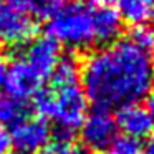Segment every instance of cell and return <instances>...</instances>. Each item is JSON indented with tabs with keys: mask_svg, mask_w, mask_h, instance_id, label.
<instances>
[{
	"mask_svg": "<svg viewBox=\"0 0 154 154\" xmlns=\"http://www.w3.org/2000/svg\"><path fill=\"white\" fill-rule=\"evenodd\" d=\"M81 80L86 100L98 109L139 104L154 90L152 53L131 37L121 38L88 55Z\"/></svg>",
	"mask_w": 154,
	"mask_h": 154,
	"instance_id": "obj_1",
	"label": "cell"
},
{
	"mask_svg": "<svg viewBox=\"0 0 154 154\" xmlns=\"http://www.w3.org/2000/svg\"><path fill=\"white\" fill-rule=\"evenodd\" d=\"M48 37L70 48L106 47L118 40L121 18L109 5H88L63 0L47 18Z\"/></svg>",
	"mask_w": 154,
	"mask_h": 154,
	"instance_id": "obj_2",
	"label": "cell"
},
{
	"mask_svg": "<svg viewBox=\"0 0 154 154\" xmlns=\"http://www.w3.org/2000/svg\"><path fill=\"white\" fill-rule=\"evenodd\" d=\"M33 106L42 119H51L57 124V139H71V134L86 118L88 100L80 85L38 90L33 96Z\"/></svg>",
	"mask_w": 154,
	"mask_h": 154,
	"instance_id": "obj_3",
	"label": "cell"
},
{
	"mask_svg": "<svg viewBox=\"0 0 154 154\" xmlns=\"http://www.w3.org/2000/svg\"><path fill=\"white\" fill-rule=\"evenodd\" d=\"M35 15L10 0H0V43L22 45L32 38L37 28Z\"/></svg>",
	"mask_w": 154,
	"mask_h": 154,
	"instance_id": "obj_4",
	"label": "cell"
},
{
	"mask_svg": "<svg viewBox=\"0 0 154 154\" xmlns=\"http://www.w3.org/2000/svg\"><path fill=\"white\" fill-rule=\"evenodd\" d=\"M10 151L15 154H40L50 141V128L42 118H30L12 126Z\"/></svg>",
	"mask_w": 154,
	"mask_h": 154,
	"instance_id": "obj_5",
	"label": "cell"
},
{
	"mask_svg": "<svg viewBox=\"0 0 154 154\" xmlns=\"http://www.w3.org/2000/svg\"><path fill=\"white\" fill-rule=\"evenodd\" d=\"M116 133V119L109 114V111L98 108L85 118L80 126L81 141L88 151H106L118 137Z\"/></svg>",
	"mask_w": 154,
	"mask_h": 154,
	"instance_id": "obj_6",
	"label": "cell"
},
{
	"mask_svg": "<svg viewBox=\"0 0 154 154\" xmlns=\"http://www.w3.org/2000/svg\"><path fill=\"white\" fill-rule=\"evenodd\" d=\"M20 58L42 81L51 76L55 66L60 61V45L50 37H40L28 42Z\"/></svg>",
	"mask_w": 154,
	"mask_h": 154,
	"instance_id": "obj_7",
	"label": "cell"
},
{
	"mask_svg": "<svg viewBox=\"0 0 154 154\" xmlns=\"http://www.w3.org/2000/svg\"><path fill=\"white\" fill-rule=\"evenodd\" d=\"M42 80L30 70L27 63L20 57L8 66L7 78H5V88H7L8 98L18 101H27L28 98L35 96L40 90Z\"/></svg>",
	"mask_w": 154,
	"mask_h": 154,
	"instance_id": "obj_8",
	"label": "cell"
},
{
	"mask_svg": "<svg viewBox=\"0 0 154 154\" xmlns=\"http://www.w3.org/2000/svg\"><path fill=\"white\" fill-rule=\"evenodd\" d=\"M114 119H116V126L124 133V136L137 141L147 137L154 129V119L141 104H128L119 108Z\"/></svg>",
	"mask_w": 154,
	"mask_h": 154,
	"instance_id": "obj_9",
	"label": "cell"
},
{
	"mask_svg": "<svg viewBox=\"0 0 154 154\" xmlns=\"http://www.w3.org/2000/svg\"><path fill=\"white\" fill-rule=\"evenodd\" d=\"M118 15L121 20L141 27L154 14V0H116Z\"/></svg>",
	"mask_w": 154,
	"mask_h": 154,
	"instance_id": "obj_10",
	"label": "cell"
},
{
	"mask_svg": "<svg viewBox=\"0 0 154 154\" xmlns=\"http://www.w3.org/2000/svg\"><path fill=\"white\" fill-rule=\"evenodd\" d=\"M81 76V66L73 57H65L60 58L58 65L55 66L51 73V86L60 88V86H70V85H78V80Z\"/></svg>",
	"mask_w": 154,
	"mask_h": 154,
	"instance_id": "obj_11",
	"label": "cell"
},
{
	"mask_svg": "<svg viewBox=\"0 0 154 154\" xmlns=\"http://www.w3.org/2000/svg\"><path fill=\"white\" fill-rule=\"evenodd\" d=\"M28 118L27 101H18L14 98H4L0 104V123L7 126H15L17 123Z\"/></svg>",
	"mask_w": 154,
	"mask_h": 154,
	"instance_id": "obj_12",
	"label": "cell"
},
{
	"mask_svg": "<svg viewBox=\"0 0 154 154\" xmlns=\"http://www.w3.org/2000/svg\"><path fill=\"white\" fill-rule=\"evenodd\" d=\"M42 154H90V151L71 139H57L55 143L48 144Z\"/></svg>",
	"mask_w": 154,
	"mask_h": 154,
	"instance_id": "obj_13",
	"label": "cell"
},
{
	"mask_svg": "<svg viewBox=\"0 0 154 154\" xmlns=\"http://www.w3.org/2000/svg\"><path fill=\"white\" fill-rule=\"evenodd\" d=\"M141 144L137 139L128 136H119L113 141L109 147L104 151V154H141Z\"/></svg>",
	"mask_w": 154,
	"mask_h": 154,
	"instance_id": "obj_14",
	"label": "cell"
},
{
	"mask_svg": "<svg viewBox=\"0 0 154 154\" xmlns=\"http://www.w3.org/2000/svg\"><path fill=\"white\" fill-rule=\"evenodd\" d=\"M137 45L151 50L152 48V42H154V33H151V30H147L146 27H136L133 30V33L129 35Z\"/></svg>",
	"mask_w": 154,
	"mask_h": 154,
	"instance_id": "obj_15",
	"label": "cell"
},
{
	"mask_svg": "<svg viewBox=\"0 0 154 154\" xmlns=\"http://www.w3.org/2000/svg\"><path fill=\"white\" fill-rule=\"evenodd\" d=\"M0 154H10V137L2 128H0Z\"/></svg>",
	"mask_w": 154,
	"mask_h": 154,
	"instance_id": "obj_16",
	"label": "cell"
},
{
	"mask_svg": "<svg viewBox=\"0 0 154 154\" xmlns=\"http://www.w3.org/2000/svg\"><path fill=\"white\" fill-rule=\"evenodd\" d=\"M7 70H8V65L4 58L0 57V86L5 83V78H7Z\"/></svg>",
	"mask_w": 154,
	"mask_h": 154,
	"instance_id": "obj_17",
	"label": "cell"
},
{
	"mask_svg": "<svg viewBox=\"0 0 154 154\" xmlns=\"http://www.w3.org/2000/svg\"><path fill=\"white\" fill-rule=\"evenodd\" d=\"M147 113L151 114V118L154 119V90L147 94V106H146Z\"/></svg>",
	"mask_w": 154,
	"mask_h": 154,
	"instance_id": "obj_18",
	"label": "cell"
},
{
	"mask_svg": "<svg viewBox=\"0 0 154 154\" xmlns=\"http://www.w3.org/2000/svg\"><path fill=\"white\" fill-rule=\"evenodd\" d=\"M141 154H154V139L149 141V144L144 149H141Z\"/></svg>",
	"mask_w": 154,
	"mask_h": 154,
	"instance_id": "obj_19",
	"label": "cell"
},
{
	"mask_svg": "<svg viewBox=\"0 0 154 154\" xmlns=\"http://www.w3.org/2000/svg\"><path fill=\"white\" fill-rule=\"evenodd\" d=\"M108 2H111V0H85V4L88 5H106Z\"/></svg>",
	"mask_w": 154,
	"mask_h": 154,
	"instance_id": "obj_20",
	"label": "cell"
},
{
	"mask_svg": "<svg viewBox=\"0 0 154 154\" xmlns=\"http://www.w3.org/2000/svg\"><path fill=\"white\" fill-rule=\"evenodd\" d=\"M2 100H4V98H2V94H0V104H2Z\"/></svg>",
	"mask_w": 154,
	"mask_h": 154,
	"instance_id": "obj_21",
	"label": "cell"
},
{
	"mask_svg": "<svg viewBox=\"0 0 154 154\" xmlns=\"http://www.w3.org/2000/svg\"><path fill=\"white\" fill-rule=\"evenodd\" d=\"M152 47H154V42H152Z\"/></svg>",
	"mask_w": 154,
	"mask_h": 154,
	"instance_id": "obj_22",
	"label": "cell"
},
{
	"mask_svg": "<svg viewBox=\"0 0 154 154\" xmlns=\"http://www.w3.org/2000/svg\"><path fill=\"white\" fill-rule=\"evenodd\" d=\"M152 18H154V14H152Z\"/></svg>",
	"mask_w": 154,
	"mask_h": 154,
	"instance_id": "obj_23",
	"label": "cell"
}]
</instances>
